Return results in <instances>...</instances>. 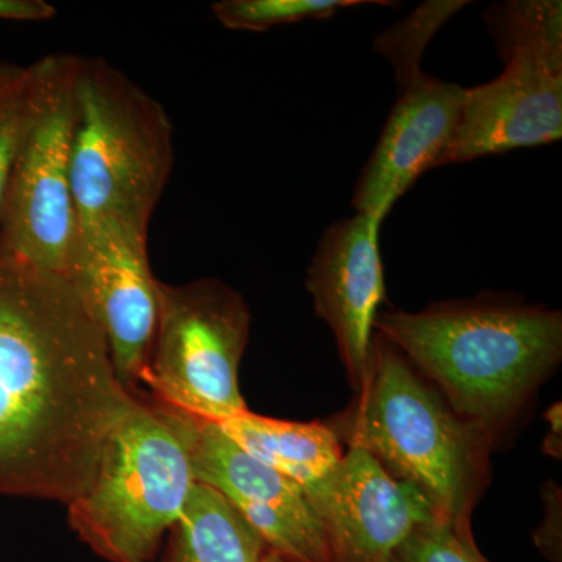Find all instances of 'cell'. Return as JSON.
<instances>
[{
	"instance_id": "1",
	"label": "cell",
	"mask_w": 562,
	"mask_h": 562,
	"mask_svg": "<svg viewBox=\"0 0 562 562\" xmlns=\"http://www.w3.org/2000/svg\"><path fill=\"white\" fill-rule=\"evenodd\" d=\"M138 401L72 284L0 239V495L80 497Z\"/></svg>"
},
{
	"instance_id": "2",
	"label": "cell",
	"mask_w": 562,
	"mask_h": 562,
	"mask_svg": "<svg viewBox=\"0 0 562 562\" xmlns=\"http://www.w3.org/2000/svg\"><path fill=\"white\" fill-rule=\"evenodd\" d=\"M373 327L436 383L454 413L491 436L562 355L560 312L495 295L379 313Z\"/></svg>"
},
{
	"instance_id": "3",
	"label": "cell",
	"mask_w": 562,
	"mask_h": 562,
	"mask_svg": "<svg viewBox=\"0 0 562 562\" xmlns=\"http://www.w3.org/2000/svg\"><path fill=\"white\" fill-rule=\"evenodd\" d=\"M331 428L341 442L360 447L394 479L417 487L441 519L471 524L486 480L491 435L454 413L379 333L368 382Z\"/></svg>"
},
{
	"instance_id": "4",
	"label": "cell",
	"mask_w": 562,
	"mask_h": 562,
	"mask_svg": "<svg viewBox=\"0 0 562 562\" xmlns=\"http://www.w3.org/2000/svg\"><path fill=\"white\" fill-rule=\"evenodd\" d=\"M70 183L80 224L149 231L176 161L165 105L101 57L77 55Z\"/></svg>"
},
{
	"instance_id": "5",
	"label": "cell",
	"mask_w": 562,
	"mask_h": 562,
	"mask_svg": "<svg viewBox=\"0 0 562 562\" xmlns=\"http://www.w3.org/2000/svg\"><path fill=\"white\" fill-rule=\"evenodd\" d=\"M198 484L190 417L139 395L111 432L88 490L68 503L69 524L111 562H150Z\"/></svg>"
},
{
	"instance_id": "6",
	"label": "cell",
	"mask_w": 562,
	"mask_h": 562,
	"mask_svg": "<svg viewBox=\"0 0 562 562\" xmlns=\"http://www.w3.org/2000/svg\"><path fill=\"white\" fill-rule=\"evenodd\" d=\"M251 314L224 281L158 283V325L144 395L161 406L220 424L247 412L238 372Z\"/></svg>"
},
{
	"instance_id": "7",
	"label": "cell",
	"mask_w": 562,
	"mask_h": 562,
	"mask_svg": "<svg viewBox=\"0 0 562 562\" xmlns=\"http://www.w3.org/2000/svg\"><path fill=\"white\" fill-rule=\"evenodd\" d=\"M41 63L43 92L3 192L0 239L66 279L80 232L70 183L77 55H47Z\"/></svg>"
},
{
	"instance_id": "8",
	"label": "cell",
	"mask_w": 562,
	"mask_h": 562,
	"mask_svg": "<svg viewBox=\"0 0 562 562\" xmlns=\"http://www.w3.org/2000/svg\"><path fill=\"white\" fill-rule=\"evenodd\" d=\"M147 236L121 221L80 224L66 277L102 331L117 379L135 395H143L158 325L160 280Z\"/></svg>"
},
{
	"instance_id": "9",
	"label": "cell",
	"mask_w": 562,
	"mask_h": 562,
	"mask_svg": "<svg viewBox=\"0 0 562 562\" xmlns=\"http://www.w3.org/2000/svg\"><path fill=\"white\" fill-rule=\"evenodd\" d=\"M501 54V76L465 90L457 131L438 168L561 139L562 46H514Z\"/></svg>"
},
{
	"instance_id": "10",
	"label": "cell",
	"mask_w": 562,
	"mask_h": 562,
	"mask_svg": "<svg viewBox=\"0 0 562 562\" xmlns=\"http://www.w3.org/2000/svg\"><path fill=\"white\" fill-rule=\"evenodd\" d=\"M188 417L198 483L220 491L261 536L269 552L288 562H333L324 525L305 491L244 452L220 425Z\"/></svg>"
},
{
	"instance_id": "11",
	"label": "cell",
	"mask_w": 562,
	"mask_h": 562,
	"mask_svg": "<svg viewBox=\"0 0 562 562\" xmlns=\"http://www.w3.org/2000/svg\"><path fill=\"white\" fill-rule=\"evenodd\" d=\"M305 494L324 525L333 562H391L417 528L439 517L417 487L394 479L360 447H349Z\"/></svg>"
},
{
	"instance_id": "12",
	"label": "cell",
	"mask_w": 562,
	"mask_h": 562,
	"mask_svg": "<svg viewBox=\"0 0 562 562\" xmlns=\"http://www.w3.org/2000/svg\"><path fill=\"white\" fill-rule=\"evenodd\" d=\"M382 224L364 213L336 221L322 235L306 273L314 310L335 335L355 392L362 390L371 373L373 324L386 297Z\"/></svg>"
},
{
	"instance_id": "13",
	"label": "cell",
	"mask_w": 562,
	"mask_h": 562,
	"mask_svg": "<svg viewBox=\"0 0 562 562\" xmlns=\"http://www.w3.org/2000/svg\"><path fill=\"white\" fill-rule=\"evenodd\" d=\"M465 90L422 72L401 90L353 191L357 213L386 220L422 173L438 168L452 143Z\"/></svg>"
},
{
	"instance_id": "14",
	"label": "cell",
	"mask_w": 562,
	"mask_h": 562,
	"mask_svg": "<svg viewBox=\"0 0 562 562\" xmlns=\"http://www.w3.org/2000/svg\"><path fill=\"white\" fill-rule=\"evenodd\" d=\"M217 425L244 452L283 473L303 491L324 480L344 457L341 439L321 422L272 419L247 409Z\"/></svg>"
},
{
	"instance_id": "15",
	"label": "cell",
	"mask_w": 562,
	"mask_h": 562,
	"mask_svg": "<svg viewBox=\"0 0 562 562\" xmlns=\"http://www.w3.org/2000/svg\"><path fill=\"white\" fill-rule=\"evenodd\" d=\"M268 552L261 536L220 491L198 483L173 525L166 562H261Z\"/></svg>"
},
{
	"instance_id": "16",
	"label": "cell",
	"mask_w": 562,
	"mask_h": 562,
	"mask_svg": "<svg viewBox=\"0 0 562 562\" xmlns=\"http://www.w3.org/2000/svg\"><path fill=\"white\" fill-rule=\"evenodd\" d=\"M43 92V63H0V205Z\"/></svg>"
},
{
	"instance_id": "17",
	"label": "cell",
	"mask_w": 562,
	"mask_h": 562,
	"mask_svg": "<svg viewBox=\"0 0 562 562\" xmlns=\"http://www.w3.org/2000/svg\"><path fill=\"white\" fill-rule=\"evenodd\" d=\"M368 3L392 5L380 0H221L211 5V11L225 29L261 33L279 25L328 20L338 11Z\"/></svg>"
},
{
	"instance_id": "18",
	"label": "cell",
	"mask_w": 562,
	"mask_h": 562,
	"mask_svg": "<svg viewBox=\"0 0 562 562\" xmlns=\"http://www.w3.org/2000/svg\"><path fill=\"white\" fill-rule=\"evenodd\" d=\"M468 2H425L413 11L405 21L380 33L375 40V49L383 54L394 66L398 88L408 87L420 76V58L439 27L464 9Z\"/></svg>"
},
{
	"instance_id": "19",
	"label": "cell",
	"mask_w": 562,
	"mask_h": 562,
	"mask_svg": "<svg viewBox=\"0 0 562 562\" xmlns=\"http://www.w3.org/2000/svg\"><path fill=\"white\" fill-rule=\"evenodd\" d=\"M391 562H486L473 542L471 524L436 517L402 543Z\"/></svg>"
},
{
	"instance_id": "20",
	"label": "cell",
	"mask_w": 562,
	"mask_h": 562,
	"mask_svg": "<svg viewBox=\"0 0 562 562\" xmlns=\"http://www.w3.org/2000/svg\"><path fill=\"white\" fill-rule=\"evenodd\" d=\"M57 9L46 0H0V20L44 22L54 20Z\"/></svg>"
},
{
	"instance_id": "21",
	"label": "cell",
	"mask_w": 562,
	"mask_h": 562,
	"mask_svg": "<svg viewBox=\"0 0 562 562\" xmlns=\"http://www.w3.org/2000/svg\"><path fill=\"white\" fill-rule=\"evenodd\" d=\"M547 419L552 425V431L547 436L543 446H546V452L553 454V457H561V406L554 405L547 413Z\"/></svg>"
},
{
	"instance_id": "22",
	"label": "cell",
	"mask_w": 562,
	"mask_h": 562,
	"mask_svg": "<svg viewBox=\"0 0 562 562\" xmlns=\"http://www.w3.org/2000/svg\"><path fill=\"white\" fill-rule=\"evenodd\" d=\"M261 562H288L286 560H283V558L279 557V554L273 552L266 553L265 560Z\"/></svg>"
}]
</instances>
